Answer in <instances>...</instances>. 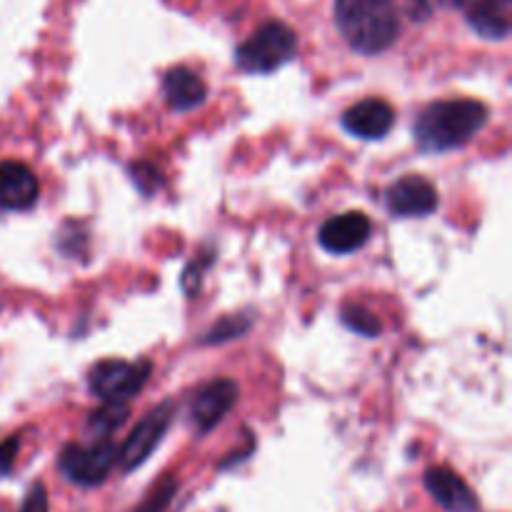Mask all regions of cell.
<instances>
[{
  "instance_id": "17",
  "label": "cell",
  "mask_w": 512,
  "mask_h": 512,
  "mask_svg": "<svg viewBox=\"0 0 512 512\" xmlns=\"http://www.w3.org/2000/svg\"><path fill=\"white\" fill-rule=\"evenodd\" d=\"M248 328H250V318H243V315H230V318H223L218 325H213L200 343L203 345L228 343V340L240 338V335L248 333Z\"/></svg>"
},
{
  "instance_id": "12",
  "label": "cell",
  "mask_w": 512,
  "mask_h": 512,
  "mask_svg": "<svg viewBox=\"0 0 512 512\" xmlns=\"http://www.w3.org/2000/svg\"><path fill=\"white\" fill-rule=\"evenodd\" d=\"M40 185L33 170L15 160L0 163V208L28 210L38 203Z\"/></svg>"
},
{
  "instance_id": "18",
  "label": "cell",
  "mask_w": 512,
  "mask_h": 512,
  "mask_svg": "<svg viewBox=\"0 0 512 512\" xmlns=\"http://www.w3.org/2000/svg\"><path fill=\"white\" fill-rule=\"evenodd\" d=\"M175 493H178V480L168 475V478H163L158 485H155L153 493L138 505V510L135 512H165V508L170 505V500L175 498Z\"/></svg>"
},
{
  "instance_id": "9",
  "label": "cell",
  "mask_w": 512,
  "mask_h": 512,
  "mask_svg": "<svg viewBox=\"0 0 512 512\" xmlns=\"http://www.w3.org/2000/svg\"><path fill=\"white\" fill-rule=\"evenodd\" d=\"M238 400V385L233 380H213L210 385H205L193 400V408H190V420L198 428V433H208L213 430L225 415L230 413V408Z\"/></svg>"
},
{
  "instance_id": "8",
  "label": "cell",
  "mask_w": 512,
  "mask_h": 512,
  "mask_svg": "<svg viewBox=\"0 0 512 512\" xmlns=\"http://www.w3.org/2000/svg\"><path fill=\"white\" fill-rule=\"evenodd\" d=\"M370 233H373V225L368 215L350 210V213L335 215L320 228V245L333 255H348L363 248L370 240Z\"/></svg>"
},
{
  "instance_id": "3",
  "label": "cell",
  "mask_w": 512,
  "mask_h": 512,
  "mask_svg": "<svg viewBox=\"0 0 512 512\" xmlns=\"http://www.w3.org/2000/svg\"><path fill=\"white\" fill-rule=\"evenodd\" d=\"M298 50V35L285 23H265L245 40L235 53V63L245 73H273L295 58Z\"/></svg>"
},
{
  "instance_id": "2",
  "label": "cell",
  "mask_w": 512,
  "mask_h": 512,
  "mask_svg": "<svg viewBox=\"0 0 512 512\" xmlns=\"http://www.w3.org/2000/svg\"><path fill=\"white\" fill-rule=\"evenodd\" d=\"M335 20L350 48L363 55L383 53L400 33L395 0H338Z\"/></svg>"
},
{
  "instance_id": "11",
  "label": "cell",
  "mask_w": 512,
  "mask_h": 512,
  "mask_svg": "<svg viewBox=\"0 0 512 512\" xmlns=\"http://www.w3.org/2000/svg\"><path fill=\"white\" fill-rule=\"evenodd\" d=\"M395 110L385 100L368 98L343 113V128L360 140H380L390 133Z\"/></svg>"
},
{
  "instance_id": "22",
  "label": "cell",
  "mask_w": 512,
  "mask_h": 512,
  "mask_svg": "<svg viewBox=\"0 0 512 512\" xmlns=\"http://www.w3.org/2000/svg\"><path fill=\"white\" fill-rule=\"evenodd\" d=\"M443 5H448V8H460V5L465 3V0H440Z\"/></svg>"
},
{
  "instance_id": "4",
  "label": "cell",
  "mask_w": 512,
  "mask_h": 512,
  "mask_svg": "<svg viewBox=\"0 0 512 512\" xmlns=\"http://www.w3.org/2000/svg\"><path fill=\"white\" fill-rule=\"evenodd\" d=\"M118 460V450L110 440H93L90 445H65L60 453V473L80 488H95L105 483Z\"/></svg>"
},
{
  "instance_id": "13",
  "label": "cell",
  "mask_w": 512,
  "mask_h": 512,
  "mask_svg": "<svg viewBox=\"0 0 512 512\" xmlns=\"http://www.w3.org/2000/svg\"><path fill=\"white\" fill-rule=\"evenodd\" d=\"M163 93L170 108L178 110V113L200 108L208 98V88H205L203 78L188 68L168 70L163 80Z\"/></svg>"
},
{
  "instance_id": "19",
  "label": "cell",
  "mask_w": 512,
  "mask_h": 512,
  "mask_svg": "<svg viewBox=\"0 0 512 512\" xmlns=\"http://www.w3.org/2000/svg\"><path fill=\"white\" fill-rule=\"evenodd\" d=\"M48 493H45V488L40 483H35L33 488L28 490V495H25V503L20 512H48Z\"/></svg>"
},
{
  "instance_id": "15",
  "label": "cell",
  "mask_w": 512,
  "mask_h": 512,
  "mask_svg": "<svg viewBox=\"0 0 512 512\" xmlns=\"http://www.w3.org/2000/svg\"><path fill=\"white\" fill-rule=\"evenodd\" d=\"M130 410L125 400H105L100 410H95L88 420V430L95 440H110V435L128 420Z\"/></svg>"
},
{
  "instance_id": "20",
  "label": "cell",
  "mask_w": 512,
  "mask_h": 512,
  "mask_svg": "<svg viewBox=\"0 0 512 512\" xmlns=\"http://www.w3.org/2000/svg\"><path fill=\"white\" fill-rule=\"evenodd\" d=\"M20 448V440L18 438H8V440H0V478L8 475L13 470L15 463V455H18Z\"/></svg>"
},
{
  "instance_id": "10",
  "label": "cell",
  "mask_w": 512,
  "mask_h": 512,
  "mask_svg": "<svg viewBox=\"0 0 512 512\" xmlns=\"http://www.w3.org/2000/svg\"><path fill=\"white\" fill-rule=\"evenodd\" d=\"M423 483L425 490L445 512H478V498L455 470L430 468Z\"/></svg>"
},
{
  "instance_id": "21",
  "label": "cell",
  "mask_w": 512,
  "mask_h": 512,
  "mask_svg": "<svg viewBox=\"0 0 512 512\" xmlns=\"http://www.w3.org/2000/svg\"><path fill=\"white\" fill-rule=\"evenodd\" d=\"M408 15L413 20H425L430 15L428 0H408Z\"/></svg>"
},
{
  "instance_id": "1",
  "label": "cell",
  "mask_w": 512,
  "mask_h": 512,
  "mask_svg": "<svg viewBox=\"0 0 512 512\" xmlns=\"http://www.w3.org/2000/svg\"><path fill=\"white\" fill-rule=\"evenodd\" d=\"M488 115V108L480 100H438L415 120V140L430 153L463 148L485 128Z\"/></svg>"
},
{
  "instance_id": "16",
  "label": "cell",
  "mask_w": 512,
  "mask_h": 512,
  "mask_svg": "<svg viewBox=\"0 0 512 512\" xmlns=\"http://www.w3.org/2000/svg\"><path fill=\"white\" fill-rule=\"evenodd\" d=\"M343 323L348 325L350 330H355V333L365 335V338H375V335H380V330H383V323L378 320V315H373L368 308H363V305L358 303L345 305Z\"/></svg>"
},
{
  "instance_id": "7",
  "label": "cell",
  "mask_w": 512,
  "mask_h": 512,
  "mask_svg": "<svg viewBox=\"0 0 512 512\" xmlns=\"http://www.w3.org/2000/svg\"><path fill=\"white\" fill-rule=\"evenodd\" d=\"M388 210L400 218H423L438 210V190L423 175H405L388 188Z\"/></svg>"
},
{
  "instance_id": "6",
  "label": "cell",
  "mask_w": 512,
  "mask_h": 512,
  "mask_svg": "<svg viewBox=\"0 0 512 512\" xmlns=\"http://www.w3.org/2000/svg\"><path fill=\"white\" fill-rule=\"evenodd\" d=\"M173 413H175L173 403H163V405H158L155 410H150V413L145 415L138 425H135L133 433H130V438L125 440L123 448H120V453H118L123 470H128L130 473V470L140 468V465H143L145 460L153 455V450L158 448L160 440H163L165 433H168Z\"/></svg>"
},
{
  "instance_id": "14",
  "label": "cell",
  "mask_w": 512,
  "mask_h": 512,
  "mask_svg": "<svg viewBox=\"0 0 512 512\" xmlns=\"http://www.w3.org/2000/svg\"><path fill=\"white\" fill-rule=\"evenodd\" d=\"M470 28L488 40H505L510 33L508 15L500 0H478L468 13Z\"/></svg>"
},
{
  "instance_id": "5",
  "label": "cell",
  "mask_w": 512,
  "mask_h": 512,
  "mask_svg": "<svg viewBox=\"0 0 512 512\" xmlns=\"http://www.w3.org/2000/svg\"><path fill=\"white\" fill-rule=\"evenodd\" d=\"M153 365L148 360L128 363V360H100L88 375L90 393L103 400H128L148 383Z\"/></svg>"
}]
</instances>
